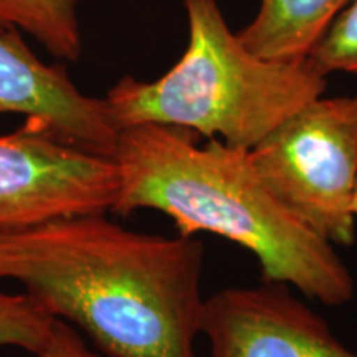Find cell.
<instances>
[{
	"label": "cell",
	"mask_w": 357,
	"mask_h": 357,
	"mask_svg": "<svg viewBox=\"0 0 357 357\" xmlns=\"http://www.w3.org/2000/svg\"><path fill=\"white\" fill-rule=\"evenodd\" d=\"M261 182L331 245L356 240L357 95L319 96L250 149Z\"/></svg>",
	"instance_id": "4"
},
{
	"label": "cell",
	"mask_w": 357,
	"mask_h": 357,
	"mask_svg": "<svg viewBox=\"0 0 357 357\" xmlns=\"http://www.w3.org/2000/svg\"><path fill=\"white\" fill-rule=\"evenodd\" d=\"M212 357H357L287 284L227 288L205 300Z\"/></svg>",
	"instance_id": "6"
},
{
	"label": "cell",
	"mask_w": 357,
	"mask_h": 357,
	"mask_svg": "<svg viewBox=\"0 0 357 357\" xmlns=\"http://www.w3.org/2000/svg\"><path fill=\"white\" fill-rule=\"evenodd\" d=\"M349 3L351 0H260L255 19L238 37L261 58L306 60Z\"/></svg>",
	"instance_id": "8"
},
{
	"label": "cell",
	"mask_w": 357,
	"mask_h": 357,
	"mask_svg": "<svg viewBox=\"0 0 357 357\" xmlns=\"http://www.w3.org/2000/svg\"><path fill=\"white\" fill-rule=\"evenodd\" d=\"M118 194L111 212L141 208L167 215L178 235L213 234L247 248L263 280L296 288L328 306L354 296V278L326 242L266 189L250 151L176 126L139 124L119 131Z\"/></svg>",
	"instance_id": "2"
},
{
	"label": "cell",
	"mask_w": 357,
	"mask_h": 357,
	"mask_svg": "<svg viewBox=\"0 0 357 357\" xmlns=\"http://www.w3.org/2000/svg\"><path fill=\"white\" fill-rule=\"evenodd\" d=\"M20 33L0 30V113L24 114L83 149L114 155L119 131L105 100L79 91L61 65L43 63Z\"/></svg>",
	"instance_id": "7"
},
{
	"label": "cell",
	"mask_w": 357,
	"mask_h": 357,
	"mask_svg": "<svg viewBox=\"0 0 357 357\" xmlns=\"http://www.w3.org/2000/svg\"><path fill=\"white\" fill-rule=\"evenodd\" d=\"M310 60L321 73L357 77V0H351L312 50Z\"/></svg>",
	"instance_id": "11"
},
{
	"label": "cell",
	"mask_w": 357,
	"mask_h": 357,
	"mask_svg": "<svg viewBox=\"0 0 357 357\" xmlns=\"http://www.w3.org/2000/svg\"><path fill=\"white\" fill-rule=\"evenodd\" d=\"M194 236L128 230L105 213L0 231V280H13L111 357H197L207 298Z\"/></svg>",
	"instance_id": "1"
},
{
	"label": "cell",
	"mask_w": 357,
	"mask_h": 357,
	"mask_svg": "<svg viewBox=\"0 0 357 357\" xmlns=\"http://www.w3.org/2000/svg\"><path fill=\"white\" fill-rule=\"evenodd\" d=\"M116 194L113 155L83 149L30 119L0 136V231L111 212Z\"/></svg>",
	"instance_id": "5"
},
{
	"label": "cell",
	"mask_w": 357,
	"mask_h": 357,
	"mask_svg": "<svg viewBox=\"0 0 357 357\" xmlns=\"http://www.w3.org/2000/svg\"><path fill=\"white\" fill-rule=\"evenodd\" d=\"M354 213H356V217H357V192H356V199H354Z\"/></svg>",
	"instance_id": "13"
},
{
	"label": "cell",
	"mask_w": 357,
	"mask_h": 357,
	"mask_svg": "<svg viewBox=\"0 0 357 357\" xmlns=\"http://www.w3.org/2000/svg\"><path fill=\"white\" fill-rule=\"evenodd\" d=\"M53 321L32 294L0 291V347L15 346L37 356L50 336Z\"/></svg>",
	"instance_id": "10"
},
{
	"label": "cell",
	"mask_w": 357,
	"mask_h": 357,
	"mask_svg": "<svg viewBox=\"0 0 357 357\" xmlns=\"http://www.w3.org/2000/svg\"><path fill=\"white\" fill-rule=\"evenodd\" d=\"M189 43L154 82L124 77L102 98L113 126H176L250 151L288 116L323 96L310 58L276 61L245 47L215 0H185Z\"/></svg>",
	"instance_id": "3"
},
{
	"label": "cell",
	"mask_w": 357,
	"mask_h": 357,
	"mask_svg": "<svg viewBox=\"0 0 357 357\" xmlns=\"http://www.w3.org/2000/svg\"><path fill=\"white\" fill-rule=\"evenodd\" d=\"M37 357H100L84 344L82 336L65 319L55 318L47 344Z\"/></svg>",
	"instance_id": "12"
},
{
	"label": "cell",
	"mask_w": 357,
	"mask_h": 357,
	"mask_svg": "<svg viewBox=\"0 0 357 357\" xmlns=\"http://www.w3.org/2000/svg\"><path fill=\"white\" fill-rule=\"evenodd\" d=\"M8 29L29 33L61 60L82 56L78 0H0V30Z\"/></svg>",
	"instance_id": "9"
}]
</instances>
